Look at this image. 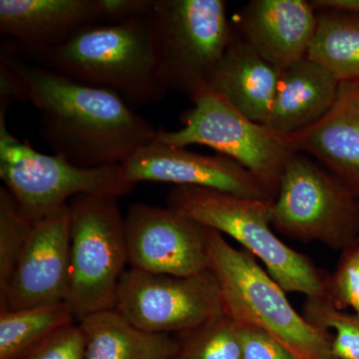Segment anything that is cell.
Here are the masks:
<instances>
[{
  "instance_id": "1",
  "label": "cell",
  "mask_w": 359,
  "mask_h": 359,
  "mask_svg": "<svg viewBox=\"0 0 359 359\" xmlns=\"http://www.w3.org/2000/svg\"><path fill=\"white\" fill-rule=\"evenodd\" d=\"M20 82L22 101L39 111L41 134L54 154L82 168L121 164L155 141L158 130L119 94L72 81L2 52Z\"/></svg>"
},
{
  "instance_id": "2",
  "label": "cell",
  "mask_w": 359,
  "mask_h": 359,
  "mask_svg": "<svg viewBox=\"0 0 359 359\" xmlns=\"http://www.w3.org/2000/svg\"><path fill=\"white\" fill-rule=\"evenodd\" d=\"M36 60L72 81L111 90L129 105L158 102L168 92L150 15L85 26Z\"/></svg>"
},
{
  "instance_id": "3",
  "label": "cell",
  "mask_w": 359,
  "mask_h": 359,
  "mask_svg": "<svg viewBox=\"0 0 359 359\" xmlns=\"http://www.w3.org/2000/svg\"><path fill=\"white\" fill-rule=\"evenodd\" d=\"M273 201L250 199L199 187L174 186L168 208L226 235L263 263L285 292L328 299L330 275L285 245L273 229Z\"/></svg>"
},
{
  "instance_id": "4",
  "label": "cell",
  "mask_w": 359,
  "mask_h": 359,
  "mask_svg": "<svg viewBox=\"0 0 359 359\" xmlns=\"http://www.w3.org/2000/svg\"><path fill=\"white\" fill-rule=\"evenodd\" d=\"M210 269L218 280L224 311L238 323L256 327L299 359H337L332 335L297 313L287 292L254 256L229 244L210 229Z\"/></svg>"
},
{
  "instance_id": "5",
  "label": "cell",
  "mask_w": 359,
  "mask_h": 359,
  "mask_svg": "<svg viewBox=\"0 0 359 359\" xmlns=\"http://www.w3.org/2000/svg\"><path fill=\"white\" fill-rule=\"evenodd\" d=\"M116 197L71 200L69 269L65 302L78 320L115 309L128 264L125 217Z\"/></svg>"
},
{
  "instance_id": "6",
  "label": "cell",
  "mask_w": 359,
  "mask_h": 359,
  "mask_svg": "<svg viewBox=\"0 0 359 359\" xmlns=\"http://www.w3.org/2000/svg\"><path fill=\"white\" fill-rule=\"evenodd\" d=\"M273 226L292 240L341 252L359 240V198L313 158L297 152L280 176Z\"/></svg>"
},
{
  "instance_id": "7",
  "label": "cell",
  "mask_w": 359,
  "mask_h": 359,
  "mask_svg": "<svg viewBox=\"0 0 359 359\" xmlns=\"http://www.w3.org/2000/svg\"><path fill=\"white\" fill-rule=\"evenodd\" d=\"M0 177L33 223L79 195L120 198L133 190L121 164L78 167L58 155L42 154L21 142L0 120Z\"/></svg>"
},
{
  "instance_id": "8",
  "label": "cell",
  "mask_w": 359,
  "mask_h": 359,
  "mask_svg": "<svg viewBox=\"0 0 359 359\" xmlns=\"http://www.w3.org/2000/svg\"><path fill=\"white\" fill-rule=\"evenodd\" d=\"M193 106L182 114L183 127L158 130L156 141L175 147L205 146L231 158L257 177L273 193L287 161L297 152L289 136L252 121L223 98L200 87L190 97Z\"/></svg>"
},
{
  "instance_id": "9",
  "label": "cell",
  "mask_w": 359,
  "mask_h": 359,
  "mask_svg": "<svg viewBox=\"0 0 359 359\" xmlns=\"http://www.w3.org/2000/svg\"><path fill=\"white\" fill-rule=\"evenodd\" d=\"M161 81L193 95L207 84L233 39L223 0H155L150 14Z\"/></svg>"
},
{
  "instance_id": "10",
  "label": "cell",
  "mask_w": 359,
  "mask_h": 359,
  "mask_svg": "<svg viewBox=\"0 0 359 359\" xmlns=\"http://www.w3.org/2000/svg\"><path fill=\"white\" fill-rule=\"evenodd\" d=\"M114 311L144 332L179 337L226 314L218 280L211 269L174 276L129 268L120 282Z\"/></svg>"
},
{
  "instance_id": "11",
  "label": "cell",
  "mask_w": 359,
  "mask_h": 359,
  "mask_svg": "<svg viewBox=\"0 0 359 359\" xmlns=\"http://www.w3.org/2000/svg\"><path fill=\"white\" fill-rule=\"evenodd\" d=\"M125 231L130 269L174 276L210 269V229L170 208L135 203Z\"/></svg>"
},
{
  "instance_id": "12",
  "label": "cell",
  "mask_w": 359,
  "mask_h": 359,
  "mask_svg": "<svg viewBox=\"0 0 359 359\" xmlns=\"http://www.w3.org/2000/svg\"><path fill=\"white\" fill-rule=\"evenodd\" d=\"M125 174L139 182L199 187L250 199L275 201L276 194L236 161L208 156L154 141L121 163Z\"/></svg>"
},
{
  "instance_id": "13",
  "label": "cell",
  "mask_w": 359,
  "mask_h": 359,
  "mask_svg": "<svg viewBox=\"0 0 359 359\" xmlns=\"http://www.w3.org/2000/svg\"><path fill=\"white\" fill-rule=\"evenodd\" d=\"M69 247L66 205L33 224L0 311L65 302Z\"/></svg>"
},
{
  "instance_id": "14",
  "label": "cell",
  "mask_w": 359,
  "mask_h": 359,
  "mask_svg": "<svg viewBox=\"0 0 359 359\" xmlns=\"http://www.w3.org/2000/svg\"><path fill=\"white\" fill-rule=\"evenodd\" d=\"M316 25L309 0H252L238 14V34L283 72L308 57Z\"/></svg>"
},
{
  "instance_id": "15",
  "label": "cell",
  "mask_w": 359,
  "mask_h": 359,
  "mask_svg": "<svg viewBox=\"0 0 359 359\" xmlns=\"http://www.w3.org/2000/svg\"><path fill=\"white\" fill-rule=\"evenodd\" d=\"M100 25L94 0H1L0 32L37 59L85 26Z\"/></svg>"
},
{
  "instance_id": "16",
  "label": "cell",
  "mask_w": 359,
  "mask_h": 359,
  "mask_svg": "<svg viewBox=\"0 0 359 359\" xmlns=\"http://www.w3.org/2000/svg\"><path fill=\"white\" fill-rule=\"evenodd\" d=\"M289 137L297 152L318 160L359 198V102L348 82L340 83L325 117Z\"/></svg>"
},
{
  "instance_id": "17",
  "label": "cell",
  "mask_w": 359,
  "mask_h": 359,
  "mask_svg": "<svg viewBox=\"0 0 359 359\" xmlns=\"http://www.w3.org/2000/svg\"><path fill=\"white\" fill-rule=\"evenodd\" d=\"M282 73L233 32L205 85L252 121L264 124Z\"/></svg>"
},
{
  "instance_id": "18",
  "label": "cell",
  "mask_w": 359,
  "mask_h": 359,
  "mask_svg": "<svg viewBox=\"0 0 359 359\" xmlns=\"http://www.w3.org/2000/svg\"><path fill=\"white\" fill-rule=\"evenodd\" d=\"M339 87V80L323 66L302 59L283 71L264 125L280 136L308 128L334 107Z\"/></svg>"
},
{
  "instance_id": "19",
  "label": "cell",
  "mask_w": 359,
  "mask_h": 359,
  "mask_svg": "<svg viewBox=\"0 0 359 359\" xmlns=\"http://www.w3.org/2000/svg\"><path fill=\"white\" fill-rule=\"evenodd\" d=\"M85 337V359H174L180 339L151 334L130 325L114 309L79 321Z\"/></svg>"
},
{
  "instance_id": "20",
  "label": "cell",
  "mask_w": 359,
  "mask_h": 359,
  "mask_svg": "<svg viewBox=\"0 0 359 359\" xmlns=\"http://www.w3.org/2000/svg\"><path fill=\"white\" fill-rule=\"evenodd\" d=\"M318 25L308 58L341 82L359 79V15L316 11Z\"/></svg>"
},
{
  "instance_id": "21",
  "label": "cell",
  "mask_w": 359,
  "mask_h": 359,
  "mask_svg": "<svg viewBox=\"0 0 359 359\" xmlns=\"http://www.w3.org/2000/svg\"><path fill=\"white\" fill-rule=\"evenodd\" d=\"M74 318L65 302L0 311V359L25 358Z\"/></svg>"
},
{
  "instance_id": "22",
  "label": "cell",
  "mask_w": 359,
  "mask_h": 359,
  "mask_svg": "<svg viewBox=\"0 0 359 359\" xmlns=\"http://www.w3.org/2000/svg\"><path fill=\"white\" fill-rule=\"evenodd\" d=\"M33 222L6 186L0 188V306L7 292L18 259L32 233Z\"/></svg>"
},
{
  "instance_id": "23",
  "label": "cell",
  "mask_w": 359,
  "mask_h": 359,
  "mask_svg": "<svg viewBox=\"0 0 359 359\" xmlns=\"http://www.w3.org/2000/svg\"><path fill=\"white\" fill-rule=\"evenodd\" d=\"M179 339L174 359H244L237 325L226 313Z\"/></svg>"
},
{
  "instance_id": "24",
  "label": "cell",
  "mask_w": 359,
  "mask_h": 359,
  "mask_svg": "<svg viewBox=\"0 0 359 359\" xmlns=\"http://www.w3.org/2000/svg\"><path fill=\"white\" fill-rule=\"evenodd\" d=\"M304 318L321 330H332V353L337 359H359V313L335 308L327 299H306Z\"/></svg>"
},
{
  "instance_id": "25",
  "label": "cell",
  "mask_w": 359,
  "mask_h": 359,
  "mask_svg": "<svg viewBox=\"0 0 359 359\" xmlns=\"http://www.w3.org/2000/svg\"><path fill=\"white\" fill-rule=\"evenodd\" d=\"M328 299L337 309L359 313V240L341 250L337 269L330 275Z\"/></svg>"
},
{
  "instance_id": "26",
  "label": "cell",
  "mask_w": 359,
  "mask_h": 359,
  "mask_svg": "<svg viewBox=\"0 0 359 359\" xmlns=\"http://www.w3.org/2000/svg\"><path fill=\"white\" fill-rule=\"evenodd\" d=\"M22 359H85V337L79 323L59 330Z\"/></svg>"
},
{
  "instance_id": "27",
  "label": "cell",
  "mask_w": 359,
  "mask_h": 359,
  "mask_svg": "<svg viewBox=\"0 0 359 359\" xmlns=\"http://www.w3.org/2000/svg\"><path fill=\"white\" fill-rule=\"evenodd\" d=\"M238 339L244 359H299L271 335L256 327L238 325Z\"/></svg>"
},
{
  "instance_id": "28",
  "label": "cell",
  "mask_w": 359,
  "mask_h": 359,
  "mask_svg": "<svg viewBox=\"0 0 359 359\" xmlns=\"http://www.w3.org/2000/svg\"><path fill=\"white\" fill-rule=\"evenodd\" d=\"M100 25H115L152 13L155 0H94Z\"/></svg>"
},
{
  "instance_id": "29",
  "label": "cell",
  "mask_w": 359,
  "mask_h": 359,
  "mask_svg": "<svg viewBox=\"0 0 359 359\" xmlns=\"http://www.w3.org/2000/svg\"><path fill=\"white\" fill-rule=\"evenodd\" d=\"M309 4L314 11L330 9L359 15V0H309Z\"/></svg>"
},
{
  "instance_id": "30",
  "label": "cell",
  "mask_w": 359,
  "mask_h": 359,
  "mask_svg": "<svg viewBox=\"0 0 359 359\" xmlns=\"http://www.w3.org/2000/svg\"><path fill=\"white\" fill-rule=\"evenodd\" d=\"M348 83L351 84L354 97H355L356 100L359 102V79L355 80V81L348 82Z\"/></svg>"
}]
</instances>
